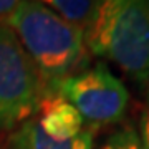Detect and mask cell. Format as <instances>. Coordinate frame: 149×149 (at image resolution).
<instances>
[{
	"label": "cell",
	"mask_w": 149,
	"mask_h": 149,
	"mask_svg": "<svg viewBox=\"0 0 149 149\" xmlns=\"http://www.w3.org/2000/svg\"><path fill=\"white\" fill-rule=\"evenodd\" d=\"M7 23L35 65L47 100L55 98L61 81L86 70L90 63L83 30L63 20L38 0L22 2Z\"/></svg>",
	"instance_id": "obj_1"
},
{
	"label": "cell",
	"mask_w": 149,
	"mask_h": 149,
	"mask_svg": "<svg viewBox=\"0 0 149 149\" xmlns=\"http://www.w3.org/2000/svg\"><path fill=\"white\" fill-rule=\"evenodd\" d=\"M88 52L114 63L139 88L149 83V0H96Z\"/></svg>",
	"instance_id": "obj_2"
},
{
	"label": "cell",
	"mask_w": 149,
	"mask_h": 149,
	"mask_svg": "<svg viewBox=\"0 0 149 149\" xmlns=\"http://www.w3.org/2000/svg\"><path fill=\"white\" fill-rule=\"evenodd\" d=\"M47 91L35 65L7 22H0V133L35 118Z\"/></svg>",
	"instance_id": "obj_3"
},
{
	"label": "cell",
	"mask_w": 149,
	"mask_h": 149,
	"mask_svg": "<svg viewBox=\"0 0 149 149\" xmlns=\"http://www.w3.org/2000/svg\"><path fill=\"white\" fill-rule=\"evenodd\" d=\"M55 96L68 101L91 131L119 123L129 104L126 86L103 61L63 80Z\"/></svg>",
	"instance_id": "obj_4"
},
{
	"label": "cell",
	"mask_w": 149,
	"mask_h": 149,
	"mask_svg": "<svg viewBox=\"0 0 149 149\" xmlns=\"http://www.w3.org/2000/svg\"><path fill=\"white\" fill-rule=\"evenodd\" d=\"M8 149H93V131L85 128L71 139H55L43 131L35 116L10 133Z\"/></svg>",
	"instance_id": "obj_5"
},
{
	"label": "cell",
	"mask_w": 149,
	"mask_h": 149,
	"mask_svg": "<svg viewBox=\"0 0 149 149\" xmlns=\"http://www.w3.org/2000/svg\"><path fill=\"white\" fill-rule=\"evenodd\" d=\"M37 118L43 131L55 139H71L85 129L80 113L58 96L45 100Z\"/></svg>",
	"instance_id": "obj_6"
},
{
	"label": "cell",
	"mask_w": 149,
	"mask_h": 149,
	"mask_svg": "<svg viewBox=\"0 0 149 149\" xmlns=\"http://www.w3.org/2000/svg\"><path fill=\"white\" fill-rule=\"evenodd\" d=\"M38 2L68 23L83 30V33L90 25L96 7V0H38Z\"/></svg>",
	"instance_id": "obj_7"
},
{
	"label": "cell",
	"mask_w": 149,
	"mask_h": 149,
	"mask_svg": "<svg viewBox=\"0 0 149 149\" xmlns=\"http://www.w3.org/2000/svg\"><path fill=\"white\" fill-rule=\"evenodd\" d=\"M100 149H143V146L138 129L133 124H123L108 134Z\"/></svg>",
	"instance_id": "obj_8"
},
{
	"label": "cell",
	"mask_w": 149,
	"mask_h": 149,
	"mask_svg": "<svg viewBox=\"0 0 149 149\" xmlns=\"http://www.w3.org/2000/svg\"><path fill=\"white\" fill-rule=\"evenodd\" d=\"M139 139L143 149H149V83L146 86V103H144L141 114H139Z\"/></svg>",
	"instance_id": "obj_9"
},
{
	"label": "cell",
	"mask_w": 149,
	"mask_h": 149,
	"mask_svg": "<svg viewBox=\"0 0 149 149\" xmlns=\"http://www.w3.org/2000/svg\"><path fill=\"white\" fill-rule=\"evenodd\" d=\"M22 2L25 0H0V22L8 20V17L18 8Z\"/></svg>",
	"instance_id": "obj_10"
}]
</instances>
